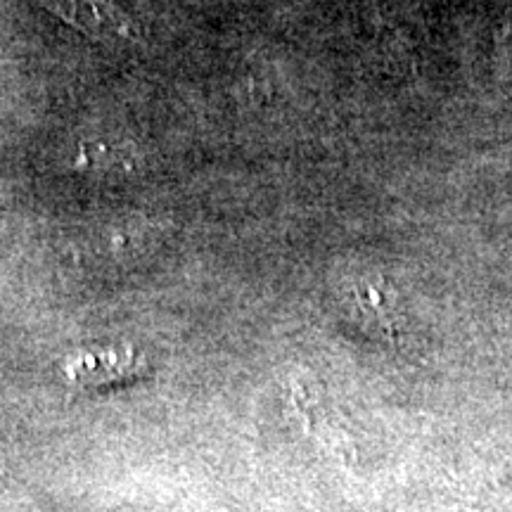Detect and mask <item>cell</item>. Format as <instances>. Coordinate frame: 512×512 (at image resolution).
<instances>
[{
	"label": "cell",
	"mask_w": 512,
	"mask_h": 512,
	"mask_svg": "<svg viewBox=\"0 0 512 512\" xmlns=\"http://www.w3.org/2000/svg\"><path fill=\"white\" fill-rule=\"evenodd\" d=\"M48 12L100 43L138 41L140 29L112 0H38Z\"/></svg>",
	"instance_id": "6da1fadb"
},
{
	"label": "cell",
	"mask_w": 512,
	"mask_h": 512,
	"mask_svg": "<svg viewBox=\"0 0 512 512\" xmlns=\"http://www.w3.org/2000/svg\"><path fill=\"white\" fill-rule=\"evenodd\" d=\"M150 375V363L131 347L81 351L67 358L69 382L81 389H112Z\"/></svg>",
	"instance_id": "7a4b0ae2"
},
{
	"label": "cell",
	"mask_w": 512,
	"mask_h": 512,
	"mask_svg": "<svg viewBox=\"0 0 512 512\" xmlns=\"http://www.w3.org/2000/svg\"><path fill=\"white\" fill-rule=\"evenodd\" d=\"M498 57L505 64V72L512 76V22H508L503 34L498 36Z\"/></svg>",
	"instance_id": "3957f363"
}]
</instances>
